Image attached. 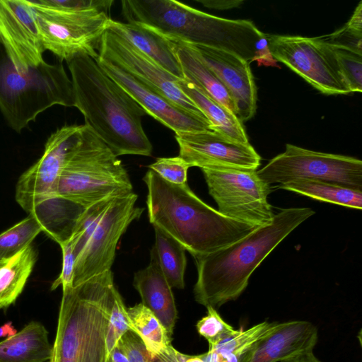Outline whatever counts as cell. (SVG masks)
<instances>
[{
  "label": "cell",
  "mask_w": 362,
  "mask_h": 362,
  "mask_svg": "<svg viewBox=\"0 0 362 362\" xmlns=\"http://www.w3.org/2000/svg\"><path fill=\"white\" fill-rule=\"evenodd\" d=\"M47 6L76 11H100L108 13L112 0H37Z\"/></svg>",
  "instance_id": "cell-38"
},
{
  "label": "cell",
  "mask_w": 362,
  "mask_h": 362,
  "mask_svg": "<svg viewBox=\"0 0 362 362\" xmlns=\"http://www.w3.org/2000/svg\"><path fill=\"white\" fill-rule=\"evenodd\" d=\"M121 6L127 23L170 40L224 50L249 62L264 34L250 21L215 16L175 0H122Z\"/></svg>",
  "instance_id": "cell-4"
},
{
  "label": "cell",
  "mask_w": 362,
  "mask_h": 362,
  "mask_svg": "<svg viewBox=\"0 0 362 362\" xmlns=\"http://www.w3.org/2000/svg\"><path fill=\"white\" fill-rule=\"evenodd\" d=\"M329 46L334 54L341 76L350 92H361L362 55L346 49Z\"/></svg>",
  "instance_id": "cell-32"
},
{
  "label": "cell",
  "mask_w": 362,
  "mask_h": 362,
  "mask_svg": "<svg viewBox=\"0 0 362 362\" xmlns=\"http://www.w3.org/2000/svg\"><path fill=\"white\" fill-rule=\"evenodd\" d=\"M319 38L325 43L348 49L362 55V32L348 28L346 25L329 35Z\"/></svg>",
  "instance_id": "cell-36"
},
{
  "label": "cell",
  "mask_w": 362,
  "mask_h": 362,
  "mask_svg": "<svg viewBox=\"0 0 362 362\" xmlns=\"http://www.w3.org/2000/svg\"><path fill=\"white\" fill-rule=\"evenodd\" d=\"M51 352L48 331L37 321L0 341V362H45Z\"/></svg>",
  "instance_id": "cell-23"
},
{
  "label": "cell",
  "mask_w": 362,
  "mask_h": 362,
  "mask_svg": "<svg viewBox=\"0 0 362 362\" xmlns=\"http://www.w3.org/2000/svg\"><path fill=\"white\" fill-rule=\"evenodd\" d=\"M137 199L133 192L112 200L76 259L72 285L111 270L119 239L144 210L136 206Z\"/></svg>",
  "instance_id": "cell-13"
},
{
  "label": "cell",
  "mask_w": 362,
  "mask_h": 362,
  "mask_svg": "<svg viewBox=\"0 0 362 362\" xmlns=\"http://www.w3.org/2000/svg\"><path fill=\"white\" fill-rule=\"evenodd\" d=\"M148 217L194 258L214 252L247 235L258 226L229 218L204 203L187 183L175 185L148 170Z\"/></svg>",
  "instance_id": "cell-2"
},
{
  "label": "cell",
  "mask_w": 362,
  "mask_h": 362,
  "mask_svg": "<svg viewBox=\"0 0 362 362\" xmlns=\"http://www.w3.org/2000/svg\"><path fill=\"white\" fill-rule=\"evenodd\" d=\"M279 188L294 192L320 202L357 209H361L362 207V190L332 182L298 179L280 185Z\"/></svg>",
  "instance_id": "cell-27"
},
{
  "label": "cell",
  "mask_w": 362,
  "mask_h": 362,
  "mask_svg": "<svg viewBox=\"0 0 362 362\" xmlns=\"http://www.w3.org/2000/svg\"><path fill=\"white\" fill-rule=\"evenodd\" d=\"M254 61L257 62L258 66H278L277 61L273 57L269 49L265 33L256 45Z\"/></svg>",
  "instance_id": "cell-39"
},
{
  "label": "cell",
  "mask_w": 362,
  "mask_h": 362,
  "mask_svg": "<svg viewBox=\"0 0 362 362\" xmlns=\"http://www.w3.org/2000/svg\"><path fill=\"white\" fill-rule=\"evenodd\" d=\"M154 252L160 270L171 288H185L187 267L185 250L175 239L158 227H154Z\"/></svg>",
  "instance_id": "cell-28"
},
{
  "label": "cell",
  "mask_w": 362,
  "mask_h": 362,
  "mask_svg": "<svg viewBox=\"0 0 362 362\" xmlns=\"http://www.w3.org/2000/svg\"><path fill=\"white\" fill-rule=\"evenodd\" d=\"M38 26L45 51L66 62L78 55L94 59L111 18L100 11H76L44 6L28 1Z\"/></svg>",
  "instance_id": "cell-8"
},
{
  "label": "cell",
  "mask_w": 362,
  "mask_h": 362,
  "mask_svg": "<svg viewBox=\"0 0 362 362\" xmlns=\"http://www.w3.org/2000/svg\"><path fill=\"white\" fill-rule=\"evenodd\" d=\"M191 45L216 74L230 93L241 121L250 119L256 112L257 87L250 62L226 51Z\"/></svg>",
  "instance_id": "cell-18"
},
{
  "label": "cell",
  "mask_w": 362,
  "mask_h": 362,
  "mask_svg": "<svg viewBox=\"0 0 362 362\" xmlns=\"http://www.w3.org/2000/svg\"><path fill=\"white\" fill-rule=\"evenodd\" d=\"M150 257L148 265L134 274L133 286L141 296V303L154 313L172 337L177 319L173 293L152 250Z\"/></svg>",
  "instance_id": "cell-20"
},
{
  "label": "cell",
  "mask_w": 362,
  "mask_h": 362,
  "mask_svg": "<svg viewBox=\"0 0 362 362\" xmlns=\"http://www.w3.org/2000/svg\"><path fill=\"white\" fill-rule=\"evenodd\" d=\"M130 329L144 342L146 349L154 357L171 353L172 337L154 313L141 303L127 308Z\"/></svg>",
  "instance_id": "cell-26"
},
{
  "label": "cell",
  "mask_w": 362,
  "mask_h": 362,
  "mask_svg": "<svg viewBox=\"0 0 362 362\" xmlns=\"http://www.w3.org/2000/svg\"><path fill=\"white\" fill-rule=\"evenodd\" d=\"M179 156L191 167L257 170L261 157L250 145L230 141L209 129L175 134Z\"/></svg>",
  "instance_id": "cell-15"
},
{
  "label": "cell",
  "mask_w": 362,
  "mask_h": 362,
  "mask_svg": "<svg viewBox=\"0 0 362 362\" xmlns=\"http://www.w3.org/2000/svg\"><path fill=\"white\" fill-rule=\"evenodd\" d=\"M277 324L265 321L247 330H238L234 335L209 349L199 357L204 362H236L252 344L272 332Z\"/></svg>",
  "instance_id": "cell-29"
},
{
  "label": "cell",
  "mask_w": 362,
  "mask_h": 362,
  "mask_svg": "<svg viewBox=\"0 0 362 362\" xmlns=\"http://www.w3.org/2000/svg\"><path fill=\"white\" fill-rule=\"evenodd\" d=\"M268 185H283L298 179L332 182L362 190V161L354 157L310 151L287 144L285 151L259 170Z\"/></svg>",
  "instance_id": "cell-9"
},
{
  "label": "cell",
  "mask_w": 362,
  "mask_h": 362,
  "mask_svg": "<svg viewBox=\"0 0 362 362\" xmlns=\"http://www.w3.org/2000/svg\"><path fill=\"white\" fill-rule=\"evenodd\" d=\"M117 344L129 362H186L189 357L176 349L170 354L154 357L146 349L140 337L131 330L124 333Z\"/></svg>",
  "instance_id": "cell-31"
},
{
  "label": "cell",
  "mask_w": 362,
  "mask_h": 362,
  "mask_svg": "<svg viewBox=\"0 0 362 362\" xmlns=\"http://www.w3.org/2000/svg\"><path fill=\"white\" fill-rule=\"evenodd\" d=\"M181 90L197 105L211 124V129L226 139L243 144L249 141L242 122L187 78L179 79Z\"/></svg>",
  "instance_id": "cell-24"
},
{
  "label": "cell",
  "mask_w": 362,
  "mask_h": 362,
  "mask_svg": "<svg viewBox=\"0 0 362 362\" xmlns=\"http://www.w3.org/2000/svg\"><path fill=\"white\" fill-rule=\"evenodd\" d=\"M62 252V266L59 276L53 281L51 290L54 291L59 286L62 289L71 286L76 256L74 247L75 240L72 237L59 244Z\"/></svg>",
  "instance_id": "cell-37"
},
{
  "label": "cell",
  "mask_w": 362,
  "mask_h": 362,
  "mask_svg": "<svg viewBox=\"0 0 362 362\" xmlns=\"http://www.w3.org/2000/svg\"><path fill=\"white\" fill-rule=\"evenodd\" d=\"M98 52V57L148 84L185 110L205 117L179 88V78L111 30L107 29L103 35Z\"/></svg>",
  "instance_id": "cell-14"
},
{
  "label": "cell",
  "mask_w": 362,
  "mask_h": 362,
  "mask_svg": "<svg viewBox=\"0 0 362 362\" xmlns=\"http://www.w3.org/2000/svg\"><path fill=\"white\" fill-rule=\"evenodd\" d=\"M1 261V260H0Z\"/></svg>",
  "instance_id": "cell-46"
},
{
  "label": "cell",
  "mask_w": 362,
  "mask_h": 362,
  "mask_svg": "<svg viewBox=\"0 0 362 362\" xmlns=\"http://www.w3.org/2000/svg\"><path fill=\"white\" fill-rule=\"evenodd\" d=\"M317 327L311 322L294 320L278 323L269 334L252 344L236 362H279L297 354L313 350Z\"/></svg>",
  "instance_id": "cell-19"
},
{
  "label": "cell",
  "mask_w": 362,
  "mask_h": 362,
  "mask_svg": "<svg viewBox=\"0 0 362 362\" xmlns=\"http://www.w3.org/2000/svg\"><path fill=\"white\" fill-rule=\"evenodd\" d=\"M129 330L131 329L127 315V307L117 290L107 327L106 346L108 356L124 334Z\"/></svg>",
  "instance_id": "cell-34"
},
{
  "label": "cell",
  "mask_w": 362,
  "mask_h": 362,
  "mask_svg": "<svg viewBox=\"0 0 362 362\" xmlns=\"http://www.w3.org/2000/svg\"><path fill=\"white\" fill-rule=\"evenodd\" d=\"M148 167L163 180L175 185H184L187 183V170L191 165L177 156L158 158Z\"/></svg>",
  "instance_id": "cell-35"
},
{
  "label": "cell",
  "mask_w": 362,
  "mask_h": 362,
  "mask_svg": "<svg viewBox=\"0 0 362 362\" xmlns=\"http://www.w3.org/2000/svg\"><path fill=\"white\" fill-rule=\"evenodd\" d=\"M315 213L305 207L282 209L274 214L269 224L258 227L223 248L195 258V300L216 310L236 300L247 288L253 272L268 255Z\"/></svg>",
  "instance_id": "cell-3"
},
{
  "label": "cell",
  "mask_w": 362,
  "mask_h": 362,
  "mask_svg": "<svg viewBox=\"0 0 362 362\" xmlns=\"http://www.w3.org/2000/svg\"><path fill=\"white\" fill-rule=\"evenodd\" d=\"M0 45L18 71L44 61L38 26L27 0H0Z\"/></svg>",
  "instance_id": "cell-16"
},
{
  "label": "cell",
  "mask_w": 362,
  "mask_h": 362,
  "mask_svg": "<svg viewBox=\"0 0 362 362\" xmlns=\"http://www.w3.org/2000/svg\"><path fill=\"white\" fill-rule=\"evenodd\" d=\"M37 252L32 244L0 261V309L13 304L32 273Z\"/></svg>",
  "instance_id": "cell-25"
},
{
  "label": "cell",
  "mask_w": 362,
  "mask_h": 362,
  "mask_svg": "<svg viewBox=\"0 0 362 362\" xmlns=\"http://www.w3.org/2000/svg\"><path fill=\"white\" fill-rule=\"evenodd\" d=\"M133 192L121 160L82 124L78 141L61 172L54 202L61 199L86 208L104 199Z\"/></svg>",
  "instance_id": "cell-6"
},
{
  "label": "cell",
  "mask_w": 362,
  "mask_h": 362,
  "mask_svg": "<svg viewBox=\"0 0 362 362\" xmlns=\"http://www.w3.org/2000/svg\"><path fill=\"white\" fill-rule=\"evenodd\" d=\"M107 362H129L121 347L118 345L112 350L108 356Z\"/></svg>",
  "instance_id": "cell-43"
},
{
  "label": "cell",
  "mask_w": 362,
  "mask_h": 362,
  "mask_svg": "<svg viewBox=\"0 0 362 362\" xmlns=\"http://www.w3.org/2000/svg\"><path fill=\"white\" fill-rule=\"evenodd\" d=\"M279 362H321L313 354V350L303 351Z\"/></svg>",
  "instance_id": "cell-42"
},
{
  "label": "cell",
  "mask_w": 362,
  "mask_h": 362,
  "mask_svg": "<svg viewBox=\"0 0 362 362\" xmlns=\"http://www.w3.org/2000/svg\"><path fill=\"white\" fill-rule=\"evenodd\" d=\"M44 232V226L34 214L0 233V260L6 259L30 245L36 236Z\"/></svg>",
  "instance_id": "cell-30"
},
{
  "label": "cell",
  "mask_w": 362,
  "mask_h": 362,
  "mask_svg": "<svg viewBox=\"0 0 362 362\" xmlns=\"http://www.w3.org/2000/svg\"><path fill=\"white\" fill-rule=\"evenodd\" d=\"M206 308V315L197 322L196 327L199 334L207 340L209 349H211L238 330L225 322L216 309L210 306Z\"/></svg>",
  "instance_id": "cell-33"
},
{
  "label": "cell",
  "mask_w": 362,
  "mask_h": 362,
  "mask_svg": "<svg viewBox=\"0 0 362 362\" xmlns=\"http://www.w3.org/2000/svg\"><path fill=\"white\" fill-rule=\"evenodd\" d=\"M170 41L184 78L200 88L213 100L236 115L235 105L228 90L203 62L195 49L183 42Z\"/></svg>",
  "instance_id": "cell-22"
},
{
  "label": "cell",
  "mask_w": 362,
  "mask_h": 362,
  "mask_svg": "<svg viewBox=\"0 0 362 362\" xmlns=\"http://www.w3.org/2000/svg\"><path fill=\"white\" fill-rule=\"evenodd\" d=\"M107 29L122 36L177 78L184 75L169 40L145 26L110 19Z\"/></svg>",
  "instance_id": "cell-21"
},
{
  "label": "cell",
  "mask_w": 362,
  "mask_h": 362,
  "mask_svg": "<svg viewBox=\"0 0 362 362\" xmlns=\"http://www.w3.org/2000/svg\"><path fill=\"white\" fill-rule=\"evenodd\" d=\"M81 127L72 124L57 129L47 140L42 156L20 176L16 200L28 214L39 216L54 202L61 172Z\"/></svg>",
  "instance_id": "cell-12"
},
{
  "label": "cell",
  "mask_w": 362,
  "mask_h": 362,
  "mask_svg": "<svg viewBox=\"0 0 362 362\" xmlns=\"http://www.w3.org/2000/svg\"><path fill=\"white\" fill-rule=\"evenodd\" d=\"M346 25L354 30L362 32V1L359 2Z\"/></svg>",
  "instance_id": "cell-41"
},
{
  "label": "cell",
  "mask_w": 362,
  "mask_h": 362,
  "mask_svg": "<svg viewBox=\"0 0 362 362\" xmlns=\"http://www.w3.org/2000/svg\"><path fill=\"white\" fill-rule=\"evenodd\" d=\"M105 72L118 83L146 112L175 134L209 130L203 116L178 106L164 95L112 63L95 59Z\"/></svg>",
  "instance_id": "cell-17"
},
{
  "label": "cell",
  "mask_w": 362,
  "mask_h": 362,
  "mask_svg": "<svg viewBox=\"0 0 362 362\" xmlns=\"http://www.w3.org/2000/svg\"><path fill=\"white\" fill-rule=\"evenodd\" d=\"M186 362H204L199 356H189Z\"/></svg>",
  "instance_id": "cell-45"
},
{
  "label": "cell",
  "mask_w": 362,
  "mask_h": 362,
  "mask_svg": "<svg viewBox=\"0 0 362 362\" xmlns=\"http://www.w3.org/2000/svg\"><path fill=\"white\" fill-rule=\"evenodd\" d=\"M201 170L209 193L222 215L258 226L272 222L274 214L267 201L270 185L259 177L257 170L235 168Z\"/></svg>",
  "instance_id": "cell-10"
},
{
  "label": "cell",
  "mask_w": 362,
  "mask_h": 362,
  "mask_svg": "<svg viewBox=\"0 0 362 362\" xmlns=\"http://www.w3.org/2000/svg\"><path fill=\"white\" fill-rule=\"evenodd\" d=\"M57 105L74 107L72 83L64 66L43 61L18 71L0 45V111L10 127L20 133Z\"/></svg>",
  "instance_id": "cell-7"
},
{
  "label": "cell",
  "mask_w": 362,
  "mask_h": 362,
  "mask_svg": "<svg viewBox=\"0 0 362 362\" xmlns=\"http://www.w3.org/2000/svg\"><path fill=\"white\" fill-rule=\"evenodd\" d=\"M74 107L85 124L118 157L150 156L152 144L142 126L145 110L90 56L67 62Z\"/></svg>",
  "instance_id": "cell-1"
},
{
  "label": "cell",
  "mask_w": 362,
  "mask_h": 362,
  "mask_svg": "<svg viewBox=\"0 0 362 362\" xmlns=\"http://www.w3.org/2000/svg\"><path fill=\"white\" fill-rule=\"evenodd\" d=\"M116 291L111 270L62 289L49 362H107L106 338Z\"/></svg>",
  "instance_id": "cell-5"
},
{
  "label": "cell",
  "mask_w": 362,
  "mask_h": 362,
  "mask_svg": "<svg viewBox=\"0 0 362 362\" xmlns=\"http://www.w3.org/2000/svg\"><path fill=\"white\" fill-rule=\"evenodd\" d=\"M205 7L216 10H228L239 7L243 4L240 0H196Z\"/></svg>",
  "instance_id": "cell-40"
},
{
  "label": "cell",
  "mask_w": 362,
  "mask_h": 362,
  "mask_svg": "<svg viewBox=\"0 0 362 362\" xmlns=\"http://www.w3.org/2000/svg\"><path fill=\"white\" fill-rule=\"evenodd\" d=\"M273 57L322 93H351L330 47L318 37L266 34Z\"/></svg>",
  "instance_id": "cell-11"
},
{
  "label": "cell",
  "mask_w": 362,
  "mask_h": 362,
  "mask_svg": "<svg viewBox=\"0 0 362 362\" xmlns=\"http://www.w3.org/2000/svg\"><path fill=\"white\" fill-rule=\"evenodd\" d=\"M17 330L13 327L11 322H6L0 327V337H11L15 334Z\"/></svg>",
  "instance_id": "cell-44"
}]
</instances>
